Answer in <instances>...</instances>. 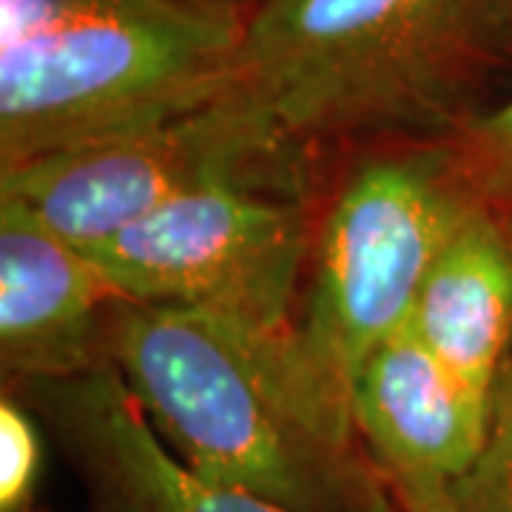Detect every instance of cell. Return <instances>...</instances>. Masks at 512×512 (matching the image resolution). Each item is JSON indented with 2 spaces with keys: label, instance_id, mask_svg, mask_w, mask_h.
Wrapping results in <instances>:
<instances>
[{
  "label": "cell",
  "instance_id": "30bf717a",
  "mask_svg": "<svg viewBox=\"0 0 512 512\" xmlns=\"http://www.w3.org/2000/svg\"><path fill=\"white\" fill-rule=\"evenodd\" d=\"M407 325L456 376L493 393L512 353V237L481 200L441 245Z\"/></svg>",
  "mask_w": 512,
  "mask_h": 512
},
{
  "label": "cell",
  "instance_id": "9c48e42d",
  "mask_svg": "<svg viewBox=\"0 0 512 512\" xmlns=\"http://www.w3.org/2000/svg\"><path fill=\"white\" fill-rule=\"evenodd\" d=\"M490 399L456 376L404 325L367 356L350 413L370 461L396 487L456 481L478 456Z\"/></svg>",
  "mask_w": 512,
  "mask_h": 512
},
{
  "label": "cell",
  "instance_id": "7a4b0ae2",
  "mask_svg": "<svg viewBox=\"0 0 512 512\" xmlns=\"http://www.w3.org/2000/svg\"><path fill=\"white\" fill-rule=\"evenodd\" d=\"M493 0H262L231 89L302 154L444 137L501 40Z\"/></svg>",
  "mask_w": 512,
  "mask_h": 512
},
{
  "label": "cell",
  "instance_id": "8992f818",
  "mask_svg": "<svg viewBox=\"0 0 512 512\" xmlns=\"http://www.w3.org/2000/svg\"><path fill=\"white\" fill-rule=\"evenodd\" d=\"M288 146L231 86L171 123L66 148L0 171V197L18 200L55 234L89 251L171 200L214 180H302Z\"/></svg>",
  "mask_w": 512,
  "mask_h": 512
},
{
  "label": "cell",
  "instance_id": "6da1fadb",
  "mask_svg": "<svg viewBox=\"0 0 512 512\" xmlns=\"http://www.w3.org/2000/svg\"><path fill=\"white\" fill-rule=\"evenodd\" d=\"M106 362L194 473L291 512H402L293 333L114 299Z\"/></svg>",
  "mask_w": 512,
  "mask_h": 512
},
{
  "label": "cell",
  "instance_id": "277c9868",
  "mask_svg": "<svg viewBox=\"0 0 512 512\" xmlns=\"http://www.w3.org/2000/svg\"><path fill=\"white\" fill-rule=\"evenodd\" d=\"M476 200L447 134L367 157L333 197L313 239L293 342L348 407L356 373L410 322L433 259Z\"/></svg>",
  "mask_w": 512,
  "mask_h": 512
},
{
  "label": "cell",
  "instance_id": "3957f363",
  "mask_svg": "<svg viewBox=\"0 0 512 512\" xmlns=\"http://www.w3.org/2000/svg\"><path fill=\"white\" fill-rule=\"evenodd\" d=\"M242 23L200 0H46L0 26V171L208 106Z\"/></svg>",
  "mask_w": 512,
  "mask_h": 512
},
{
  "label": "cell",
  "instance_id": "5b68a950",
  "mask_svg": "<svg viewBox=\"0 0 512 512\" xmlns=\"http://www.w3.org/2000/svg\"><path fill=\"white\" fill-rule=\"evenodd\" d=\"M313 239L299 188L214 180L83 254L117 299L285 336Z\"/></svg>",
  "mask_w": 512,
  "mask_h": 512
},
{
  "label": "cell",
  "instance_id": "4fadbf2b",
  "mask_svg": "<svg viewBox=\"0 0 512 512\" xmlns=\"http://www.w3.org/2000/svg\"><path fill=\"white\" fill-rule=\"evenodd\" d=\"M43 470V433L37 413L6 393L0 399V512H32Z\"/></svg>",
  "mask_w": 512,
  "mask_h": 512
},
{
  "label": "cell",
  "instance_id": "7c38bea8",
  "mask_svg": "<svg viewBox=\"0 0 512 512\" xmlns=\"http://www.w3.org/2000/svg\"><path fill=\"white\" fill-rule=\"evenodd\" d=\"M447 498L456 512H512V353L493 384L484 444Z\"/></svg>",
  "mask_w": 512,
  "mask_h": 512
},
{
  "label": "cell",
  "instance_id": "2e32d148",
  "mask_svg": "<svg viewBox=\"0 0 512 512\" xmlns=\"http://www.w3.org/2000/svg\"><path fill=\"white\" fill-rule=\"evenodd\" d=\"M493 12L495 20H498V29L501 35H512V0H493Z\"/></svg>",
  "mask_w": 512,
  "mask_h": 512
},
{
  "label": "cell",
  "instance_id": "ba28073f",
  "mask_svg": "<svg viewBox=\"0 0 512 512\" xmlns=\"http://www.w3.org/2000/svg\"><path fill=\"white\" fill-rule=\"evenodd\" d=\"M117 293L77 245L18 200L0 197V367L12 384L106 365Z\"/></svg>",
  "mask_w": 512,
  "mask_h": 512
},
{
  "label": "cell",
  "instance_id": "52a82bcc",
  "mask_svg": "<svg viewBox=\"0 0 512 512\" xmlns=\"http://www.w3.org/2000/svg\"><path fill=\"white\" fill-rule=\"evenodd\" d=\"M83 478L92 512H291L194 473L140 413L117 370L15 384Z\"/></svg>",
  "mask_w": 512,
  "mask_h": 512
},
{
  "label": "cell",
  "instance_id": "5bb4252c",
  "mask_svg": "<svg viewBox=\"0 0 512 512\" xmlns=\"http://www.w3.org/2000/svg\"><path fill=\"white\" fill-rule=\"evenodd\" d=\"M393 493H396L402 512H456L447 498V487L410 484V487H396Z\"/></svg>",
  "mask_w": 512,
  "mask_h": 512
},
{
  "label": "cell",
  "instance_id": "9a60e30c",
  "mask_svg": "<svg viewBox=\"0 0 512 512\" xmlns=\"http://www.w3.org/2000/svg\"><path fill=\"white\" fill-rule=\"evenodd\" d=\"M43 3L46 0H0V26H9L15 20L26 18L29 12H35Z\"/></svg>",
  "mask_w": 512,
  "mask_h": 512
},
{
  "label": "cell",
  "instance_id": "e0dca14e",
  "mask_svg": "<svg viewBox=\"0 0 512 512\" xmlns=\"http://www.w3.org/2000/svg\"><path fill=\"white\" fill-rule=\"evenodd\" d=\"M205 6H217V9H231V12H239V15H248L251 9H256L262 0H200Z\"/></svg>",
  "mask_w": 512,
  "mask_h": 512
},
{
  "label": "cell",
  "instance_id": "8fae6325",
  "mask_svg": "<svg viewBox=\"0 0 512 512\" xmlns=\"http://www.w3.org/2000/svg\"><path fill=\"white\" fill-rule=\"evenodd\" d=\"M464 180L512 237V94L487 111H470L450 134Z\"/></svg>",
  "mask_w": 512,
  "mask_h": 512
}]
</instances>
